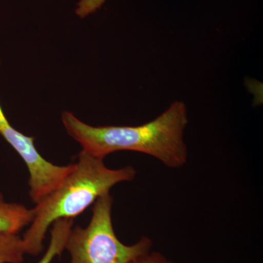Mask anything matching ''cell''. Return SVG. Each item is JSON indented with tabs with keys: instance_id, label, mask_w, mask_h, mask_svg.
I'll list each match as a JSON object with an SVG mask.
<instances>
[{
	"instance_id": "8",
	"label": "cell",
	"mask_w": 263,
	"mask_h": 263,
	"mask_svg": "<svg viewBox=\"0 0 263 263\" xmlns=\"http://www.w3.org/2000/svg\"><path fill=\"white\" fill-rule=\"evenodd\" d=\"M106 0H80L77 4L76 14L81 18L95 13L100 9Z\"/></svg>"
},
{
	"instance_id": "7",
	"label": "cell",
	"mask_w": 263,
	"mask_h": 263,
	"mask_svg": "<svg viewBox=\"0 0 263 263\" xmlns=\"http://www.w3.org/2000/svg\"><path fill=\"white\" fill-rule=\"evenodd\" d=\"M25 254L22 238L13 233H0V263H22Z\"/></svg>"
},
{
	"instance_id": "2",
	"label": "cell",
	"mask_w": 263,
	"mask_h": 263,
	"mask_svg": "<svg viewBox=\"0 0 263 263\" xmlns=\"http://www.w3.org/2000/svg\"><path fill=\"white\" fill-rule=\"evenodd\" d=\"M136 174L133 166L108 168L104 160L81 151L63 182L33 209L34 217L22 237L26 254L42 252L48 228L55 221L73 219L115 185L134 181Z\"/></svg>"
},
{
	"instance_id": "5",
	"label": "cell",
	"mask_w": 263,
	"mask_h": 263,
	"mask_svg": "<svg viewBox=\"0 0 263 263\" xmlns=\"http://www.w3.org/2000/svg\"><path fill=\"white\" fill-rule=\"evenodd\" d=\"M33 217V209H29L23 204L5 201L0 192V233L17 234L30 224Z\"/></svg>"
},
{
	"instance_id": "1",
	"label": "cell",
	"mask_w": 263,
	"mask_h": 263,
	"mask_svg": "<svg viewBox=\"0 0 263 263\" xmlns=\"http://www.w3.org/2000/svg\"><path fill=\"white\" fill-rule=\"evenodd\" d=\"M62 122L82 151L101 160L114 152L131 151L152 156L170 168H181L187 162V146L183 140L189 123L187 108L180 100L141 125L93 127L67 110L62 112Z\"/></svg>"
},
{
	"instance_id": "4",
	"label": "cell",
	"mask_w": 263,
	"mask_h": 263,
	"mask_svg": "<svg viewBox=\"0 0 263 263\" xmlns=\"http://www.w3.org/2000/svg\"><path fill=\"white\" fill-rule=\"evenodd\" d=\"M0 136L18 153L27 165L29 174V195L35 205L56 190L73 167L74 164L57 165L42 157L34 146V138L25 136L10 124L1 103Z\"/></svg>"
},
{
	"instance_id": "3",
	"label": "cell",
	"mask_w": 263,
	"mask_h": 263,
	"mask_svg": "<svg viewBox=\"0 0 263 263\" xmlns=\"http://www.w3.org/2000/svg\"><path fill=\"white\" fill-rule=\"evenodd\" d=\"M114 200L110 193L99 197L89 224L71 230L65 249L70 255L69 263H129L152 250L149 237L143 236L132 245L117 238L112 221Z\"/></svg>"
},
{
	"instance_id": "9",
	"label": "cell",
	"mask_w": 263,
	"mask_h": 263,
	"mask_svg": "<svg viewBox=\"0 0 263 263\" xmlns=\"http://www.w3.org/2000/svg\"><path fill=\"white\" fill-rule=\"evenodd\" d=\"M129 263H176L167 259L164 254L159 252H150L137 257Z\"/></svg>"
},
{
	"instance_id": "6",
	"label": "cell",
	"mask_w": 263,
	"mask_h": 263,
	"mask_svg": "<svg viewBox=\"0 0 263 263\" xmlns=\"http://www.w3.org/2000/svg\"><path fill=\"white\" fill-rule=\"evenodd\" d=\"M73 224L72 219H58L52 224L50 245L46 253L37 263H51L57 256H61Z\"/></svg>"
}]
</instances>
